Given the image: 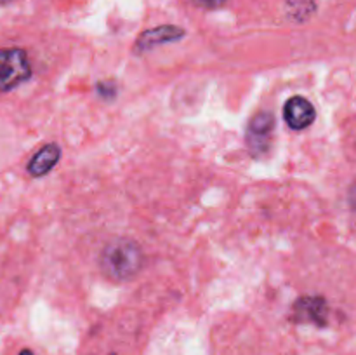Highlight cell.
<instances>
[{"label":"cell","instance_id":"7c38bea8","mask_svg":"<svg viewBox=\"0 0 356 355\" xmlns=\"http://www.w3.org/2000/svg\"><path fill=\"white\" fill-rule=\"evenodd\" d=\"M110 355H115V354H110Z\"/></svg>","mask_w":356,"mask_h":355},{"label":"cell","instance_id":"6da1fadb","mask_svg":"<svg viewBox=\"0 0 356 355\" xmlns=\"http://www.w3.org/2000/svg\"><path fill=\"white\" fill-rule=\"evenodd\" d=\"M141 247L129 239H113L106 244L101 253V270L113 281H131L141 271L143 267Z\"/></svg>","mask_w":356,"mask_h":355},{"label":"cell","instance_id":"30bf717a","mask_svg":"<svg viewBox=\"0 0 356 355\" xmlns=\"http://www.w3.org/2000/svg\"><path fill=\"white\" fill-rule=\"evenodd\" d=\"M19 355H35V354L31 350H23Z\"/></svg>","mask_w":356,"mask_h":355},{"label":"cell","instance_id":"7a4b0ae2","mask_svg":"<svg viewBox=\"0 0 356 355\" xmlns=\"http://www.w3.org/2000/svg\"><path fill=\"white\" fill-rule=\"evenodd\" d=\"M30 75L31 66L23 49H0V90H13Z\"/></svg>","mask_w":356,"mask_h":355},{"label":"cell","instance_id":"5b68a950","mask_svg":"<svg viewBox=\"0 0 356 355\" xmlns=\"http://www.w3.org/2000/svg\"><path fill=\"white\" fill-rule=\"evenodd\" d=\"M315 117H316L315 108H313V104L309 103L306 97L294 96L285 103L284 118L289 124V127L296 129V131L312 125L313 120H315Z\"/></svg>","mask_w":356,"mask_h":355},{"label":"cell","instance_id":"3957f363","mask_svg":"<svg viewBox=\"0 0 356 355\" xmlns=\"http://www.w3.org/2000/svg\"><path fill=\"white\" fill-rule=\"evenodd\" d=\"M273 127L275 118L268 111H261L250 118L249 129H247V145H249L250 152L263 153L264 150H268Z\"/></svg>","mask_w":356,"mask_h":355},{"label":"cell","instance_id":"8fae6325","mask_svg":"<svg viewBox=\"0 0 356 355\" xmlns=\"http://www.w3.org/2000/svg\"><path fill=\"white\" fill-rule=\"evenodd\" d=\"M7 2H10V0H0V3H7Z\"/></svg>","mask_w":356,"mask_h":355},{"label":"cell","instance_id":"8992f818","mask_svg":"<svg viewBox=\"0 0 356 355\" xmlns=\"http://www.w3.org/2000/svg\"><path fill=\"white\" fill-rule=\"evenodd\" d=\"M184 35V30L181 28L172 26V24H163V26H156L153 30L145 31L141 37L136 42V51L145 52L148 49L156 47V45L167 44V42H176L179 40Z\"/></svg>","mask_w":356,"mask_h":355},{"label":"cell","instance_id":"9c48e42d","mask_svg":"<svg viewBox=\"0 0 356 355\" xmlns=\"http://www.w3.org/2000/svg\"><path fill=\"white\" fill-rule=\"evenodd\" d=\"M350 205L356 211V183L351 187V190H350Z\"/></svg>","mask_w":356,"mask_h":355},{"label":"cell","instance_id":"ba28073f","mask_svg":"<svg viewBox=\"0 0 356 355\" xmlns=\"http://www.w3.org/2000/svg\"><path fill=\"white\" fill-rule=\"evenodd\" d=\"M195 2L202 7H207V9H216V7L222 6L226 0H195Z\"/></svg>","mask_w":356,"mask_h":355},{"label":"cell","instance_id":"52a82bcc","mask_svg":"<svg viewBox=\"0 0 356 355\" xmlns=\"http://www.w3.org/2000/svg\"><path fill=\"white\" fill-rule=\"evenodd\" d=\"M59 157H61V150H59L58 145H54V143L45 145L30 160V164H28V173L35 178L44 176V174H47L58 164Z\"/></svg>","mask_w":356,"mask_h":355},{"label":"cell","instance_id":"277c9868","mask_svg":"<svg viewBox=\"0 0 356 355\" xmlns=\"http://www.w3.org/2000/svg\"><path fill=\"white\" fill-rule=\"evenodd\" d=\"M327 301L320 296H305L298 299L292 310V320L302 324H315V326H327Z\"/></svg>","mask_w":356,"mask_h":355}]
</instances>
